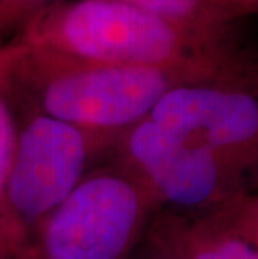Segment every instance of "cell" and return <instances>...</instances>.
<instances>
[{
  "mask_svg": "<svg viewBox=\"0 0 258 259\" xmlns=\"http://www.w3.org/2000/svg\"><path fill=\"white\" fill-rule=\"evenodd\" d=\"M128 151L153 189L174 206L213 211L243 192L215 152L181 139L148 117L129 129Z\"/></svg>",
  "mask_w": 258,
  "mask_h": 259,
  "instance_id": "cell-5",
  "label": "cell"
},
{
  "mask_svg": "<svg viewBox=\"0 0 258 259\" xmlns=\"http://www.w3.org/2000/svg\"><path fill=\"white\" fill-rule=\"evenodd\" d=\"M240 56L218 64L185 67H134L81 60L47 75L39 101L49 117L96 129H131L146 119L169 89L206 80L240 64Z\"/></svg>",
  "mask_w": 258,
  "mask_h": 259,
  "instance_id": "cell-3",
  "label": "cell"
},
{
  "mask_svg": "<svg viewBox=\"0 0 258 259\" xmlns=\"http://www.w3.org/2000/svg\"><path fill=\"white\" fill-rule=\"evenodd\" d=\"M86 164L79 127L37 115L22 132L7 178V192L20 216L35 219L59 207L78 187Z\"/></svg>",
  "mask_w": 258,
  "mask_h": 259,
  "instance_id": "cell-6",
  "label": "cell"
},
{
  "mask_svg": "<svg viewBox=\"0 0 258 259\" xmlns=\"http://www.w3.org/2000/svg\"><path fill=\"white\" fill-rule=\"evenodd\" d=\"M57 0H0V17L2 15H17L29 14L34 17L44 7L51 5Z\"/></svg>",
  "mask_w": 258,
  "mask_h": 259,
  "instance_id": "cell-11",
  "label": "cell"
},
{
  "mask_svg": "<svg viewBox=\"0 0 258 259\" xmlns=\"http://www.w3.org/2000/svg\"><path fill=\"white\" fill-rule=\"evenodd\" d=\"M176 24L195 29H228L258 15V0H124Z\"/></svg>",
  "mask_w": 258,
  "mask_h": 259,
  "instance_id": "cell-7",
  "label": "cell"
},
{
  "mask_svg": "<svg viewBox=\"0 0 258 259\" xmlns=\"http://www.w3.org/2000/svg\"><path fill=\"white\" fill-rule=\"evenodd\" d=\"M30 35L37 47L106 65L185 67L241 54L235 27H186L124 0H57L30 19Z\"/></svg>",
  "mask_w": 258,
  "mask_h": 259,
  "instance_id": "cell-1",
  "label": "cell"
},
{
  "mask_svg": "<svg viewBox=\"0 0 258 259\" xmlns=\"http://www.w3.org/2000/svg\"><path fill=\"white\" fill-rule=\"evenodd\" d=\"M148 119L215 152L241 189H258V64L245 57L223 74L169 89Z\"/></svg>",
  "mask_w": 258,
  "mask_h": 259,
  "instance_id": "cell-2",
  "label": "cell"
},
{
  "mask_svg": "<svg viewBox=\"0 0 258 259\" xmlns=\"http://www.w3.org/2000/svg\"><path fill=\"white\" fill-rule=\"evenodd\" d=\"M142 214L141 194L118 176L82 183L57 207L46 231L49 259H119Z\"/></svg>",
  "mask_w": 258,
  "mask_h": 259,
  "instance_id": "cell-4",
  "label": "cell"
},
{
  "mask_svg": "<svg viewBox=\"0 0 258 259\" xmlns=\"http://www.w3.org/2000/svg\"><path fill=\"white\" fill-rule=\"evenodd\" d=\"M208 212L225 228L258 247V189L235 194Z\"/></svg>",
  "mask_w": 258,
  "mask_h": 259,
  "instance_id": "cell-9",
  "label": "cell"
},
{
  "mask_svg": "<svg viewBox=\"0 0 258 259\" xmlns=\"http://www.w3.org/2000/svg\"><path fill=\"white\" fill-rule=\"evenodd\" d=\"M15 147H17V139H15L12 112H10L7 102L0 97V189L4 187V184H7Z\"/></svg>",
  "mask_w": 258,
  "mask_h": 259,
  "instance_id": "cell-10",
  "label": "cell"
},
{
  "mask_svg": "<svg viewBox=\"0 0 258 259\" xmlns=\"http://www.w3.org/2000/svg\"><path fill=\"white\" fill-rule=\"evenodd\" d=\"M176 259H258V247L208 212L179 231Z\"/></svg>",
  "mask_w": 258,
  "mask_h": 259,
  "instance_id": "cell-8",
  "label": "cell"
}]
</instances>
